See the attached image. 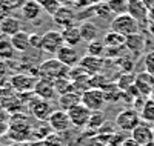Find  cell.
I'll use <instances>...</instances> for the list:
<instances>
[{
  "instance_id": "1f68e13d",
  "label": "cell",
  "mask_w": 154,
  "mask_h": 146,
  "mask_svg": "<svg viewBox=\"0 0 154 146\" xmlns=\"http://www.w3.org/2000/svg\"><path fill=\"white\" fill-rule=\"evenodd\" d=\"M114 62H116V65L119 66V69L122 72H131L134 69V59H131V57L120 56L119 59H116Z\"/></svg>"
},
{
  "instance_id": "d4e9b609",
  "label": "cell",
  "mask_w": 154,
  "mask_h": 146,
  "mask_svg": "<svg viewBox=\"0 0 154 146\" xmlns=\"http://www.w3.org/2000/svg\"><path fill=\"white\" fill-rule=\"evenodd\" d=\"M102 91H103V96H105L106 103H116L117 100L122 99V91H120V88L117 86V83H116V82H111L109 85H106Z\"/></svg>"
},
{
  "instance_id": "7c38bea8",
  "label": "cell",
  "mask_w": 154,
  "mask_h": 146,
  "mask_svg": "<svg viewBox=\"0 0 154 146\" xmlns=\"http://www.w3.org/2000/svg\"><path fill=\"white\" fill-rule=\"evenodd\" d=\"M43 12V8L42 5L37 2V0H26V2H23L22 6H20V16L23 20H26L29 23L35 22L40 19Z\"/></svg>"
},
{
  "instance_id": "4fadbf2b",
  "label": "cell",
  "mask_w": 154,
  "mask_h": 146,
  "mask_svg": "<svg viewBox=\"0 0 154 146\" xmlns=\"http://www.w3.org/2000/svg\"><path fill=\"white\" fill-rule=\"evenodd\" d=\"M34 94L42 99V100H53L56 97V88H54V82L53 80H48V78H42L38 77L37 78V83L34 86Z\"/></svg>"
},
{
  "instance_id": "e0dca14e",
  "label": "cell",
  "mask_w": 154,
  "mask_h": 146,
  "mask_svg": "<svg viewBox=\"0 0 154 146\" xmlns=\"http://www.w3.org/2000/svg\"><path fill=\"white\" fill-rule=\"evenodd\" d=\"M31 34L26 32V31H19L17 34H14L12 37H9V40L12 43V46H14V49L17 52H20V54H25V52H28L31 49Z\"/></svg>"
},
{
  "instance_id": "b9f144b4",
  "label": "cell",
  "mask_w": 154,
  "mask_h": 146,
  "mask_svg": "<svg viewBox=\"0 0 154 146\" xmlns=\"http://www.w3.org/2000/svg\"><path fill=\"white\" fill-rule=\"evenodd\" d=\"M149 99H152V100H154V89H152V92H151V96H149Z\"/></svg>"
},
{
  "instance_id": "5b68a950",
  "label": "cell",
  "mask_w": 154,
  "mask_h": 146,
  "mask_svg": "<svg viewBox=\"0 0 154 146\" xmlns=\"http://www.w3.org/2000/svg\"><path fill=\"white\" fill-rule=\"evenodd\" d=\"M82 103L86 106L89 111L93 112H99L103 109V106L106 103L103 91L102 89H96V88H89L88 91H85L82 94Z\"/></svg>"
},
{
  "instance_id": "6da1fadb",
  "label": "cell",
  "mask_w": 154,
  "mask_h": 146,
  "mask_svg": "<svg viewBox=\"0 0 154 146\" xmlns=\"http://www.w3.org/2000/svg\"><path fill=\"white\" fill-rule=\"evenodd\" d=\"M109 29L128 37V35L140 32V23L133 16H130L126 12V14H120V16L112 17V20L109 22Z\"/></svg>"
},
{
  "instance_id": "f546056e",
  "label": "cell",
  "mask_w": 154,
  "mask_h": 146,
  "mask_svg": "<svg viewBox=\"0 0 154 146\" xmlns=\"http://www.w3.org/2000/svg\"><path fill=\"white\" fill-rule=\"evenodd\" d=\"M140 118H142V122L148 125H154V100L152 99H148L145 102L142 111H140Z\"/></svg>"
},
{
  "instance_id": "5bb4252c",
  "label": "cell",
  "mask_w": 154,
  "mask_h": 146,
  "mask_svg": "<svg viewBox=\"0 0 154 146\" xmlns=\"http://www.w3.org/2000/svg\"><path fill=\"white\" fill-rule=\"evenodd\" d=\"M134 86L137 88L140 96L149 97L152 89H154V75L146 72V71H142V72L136 74V83H134Z\"/></svg>"
},
{
  "instance_id": "9c48e42d",
  "label": "cell",
  "mask_w": 154,
  "mask_h": 146,
  "mask_svg": "<svg viewBox=\"0 0 154 146\" xmlns=\"http://www.w3.org/2000/svg\"><path fill=\"white\" fill-rule=\"evenodd\" d=\"M9 82H11V86L19 92H29V91L34 92V86L37 83V77H34L31 74H26V72H19V74L12 75Z\"/></svg>"
},
{
  "instance_id": "7bdbcfd3",
  "label": "cell",
  "mask_w": 154,
  "mask_h": 146,
  "mask_svg": "<svg viewBox=\"0 0 154 146\" xmlns=\"http://www.w3.org/2000/svg\"><path fill=\"white\" fill-rule=\"evenodd\" d=\"M37 2H38V3H40V5H42L43 2H46V0H37Z\"/></svg>"
},
{
  "instance_id": "7402d4cb",
  "label": "cell",
  "mask_w": 154,
  "mask_h": 146,
  "mask_svg": "<svg viewBox=\"0 0 154 146\" xmlns=\"http://www.w3.org/2000/svg\"><path fill=\"white\" fill-rule=\"evenodd\" d=\"M62 35H63V42H65V45H68V46L75 48L83 42L79 26H69V28H66V29H62Z\"/></svg>"
},
{
  "instance_id": "ac0fdd59",
  "label": "cell",
  "mask_w": 154,
  "mask_h": 146,
  "mask_svg": "<svg viewBox=\"0 0 154 146\" xmlns=\"http://www.w3.org/2000/svg\"><path fill=\"white\" fill-rule=\"evenodd\" d=\"M19 31H22V20L20 19H17L14 16H9L0 22V32H2L3 37L9 38L14 34H17Z\"/></svg>"
},
{
  "instance_id": "3957f363",
  "label": "cell",
  "mask_w": 154,
  "mask_h": 146,
  "mask_svg": "<svg viewBox=\"0 0 154 146\" xmlns=\"http://www.w3.org/2000/svg\"><path fill=\"white\" fill-rule=\"evenodd\" d=\"M142 122L140 112L136 111L134 108H125L122 109L114 118V123L122 132H133L134 128H137Z\"/></svg>"
},
{
  "instance_id": "cb8c5ba5",
  "label": "cell",
  "mask_w": 154,
  "mask_h": 146,
  "mask_svg": "<svg viewBox=\"0 0 154 146\" xmlns=\"http://www.w3.org/2000/svg\"><path fill=\"white\" fill-rule=\"evenodd\" d=\"M16 54H17V51L14 49L11 40L8 37H3L2 40H0V60L11 62V60H14Z\"/></svg>"
},
{
  "instance_id": "ffe728a7",
  "label": "cell",
  "mask_w": 154,
  "mask_h": 146,
  "mask_svg": "<svg viewBox=\"0 0 154 146\" xmlns=\"http://www.w3.org/2000/svg\"><path fill=\"white\" fill-rule=\"evenodd\" d=\"M128 14L133 16L139 23L140 22H145L149 11L148 8L145 6V3L142 0H128Z\"/></svg>"
},
{
  "instance_id": "ee69618b",
  "label": "cell",
  "mask_w": 154,
  "mask_h": 146,
  "mask_svg": "<svg viewBox=\"0 0 154 146\" xmlns=\"http://www.w3.org/2000/svg\"><path fill=\"white\" fill-rule=\"evenodd\" d=\"M2 38H3V35H2V32H0V40H2Z\"/></svg>"
},
{
  "instance_id": "d6986e66",
  "label": "cell",
  "mask_w": 154,
  "mask_h": 146,
  "mask_svg": "<svg viewBox=\"0 0 154 146\" xmlns=\"http://www.w3.org/2000/svg\"><path fill=\"white\" fill-rule=\"evenodd\" d=\"M31 111H32V115L35 118H38V120H43V122H48V118L49 115L53 114L54 111L51 109V103L48 100H42V99H38L31 105Z\"/></svg>"
},
{
  "instance_id": "836d02e7",
  "label": "cell",
  "mask_w": 154,
  "mask_h": 146,
  "mask_svg": "<svg viewBox=\"0 0 154 146\" xmlns=\"http://www.w3.org/2000/svg\"><path fill=\"white\" fill-rule=\"evenodd\" d=\"M62 5H63V3L60 2V0H46V2L42 3V8H43V11L46 12V14H49L51 17H53L56 12L60 9Z\"/></svg>"
},
{
  "instance_id": "484cf974",
  "label": "cell",
  "mask_w": 154,
  "mask_h": 146,
  "mask_svg": "<svg viewBox=\"0 0 154 146\" xmlns=\"http://www.w3.org/2000/svg\"><path fill=\"white\" fill-rule=\"evenodd\" d=\"M125 40L126 37L119 34V32H114V31H108L103 35V43L106 48H116V46H125Z\"/></svg>"
},
{
  "instance_id": "ba28073f",
  "label": "cell",
  "mask_w": 154,
  "mask_h": 146,
  "mask_svg": "<svg viewBox=\"0 0 154 146\" xmlns=\"http://www.w3.org/2000/svg\"><path fill=\"white\" fill-rule=\"evenodd\" d=\"M68 115H69V120H71L74 128H85L89 123V118L93 115V111H89L83 103H80V105L74 106L72 109H69Z\"/></svg>"
},
{
  "instance_id": "60d3db41",
  "label": "cell",
  "mask_w": 154,
  "mask_h": 146,
  "mask_svg": "<svg viewBox=\"0 0 154 146\" xmlns=\"http://www.w3.org/2000/svg\"><path fill=\"white\" fill-rule=\"evenodd\" d=\"M143 146H154V141H149V143H146V144H143Z\"/></svg>"
},
{
  "instance_id": "44dd1931",
  "label": "cell",
  "mask_w": 154,
  "mask_h": 146,
  "mask_svg": "<svg viewBox=\"0 0 154 146\" xmlns=\"http://www.w3.org/2000/svg\"><path fill=\"white\" fill-rule=\"evenodd\" d=\"M125 48L126 51L133 56H140L142 51L145 48V38L142 34H133V35H128L126 40H125Z\"/></svg>"
},
{
  "instance_id": "d590c367",
  "label": "cell",
  "mask_w": 154,
  "mask_h": 146,
  "mask_svg": "<svg viewBox=\"0 0 154 146\" xmlns=\"http://www.w3.org/2000/svg\"><path fill=\"white\" fill-rule=\"evenodd\" d=\"M29 40H31V49H35V51H42V40H43V34L32 32Z\"/></svg>"
},
{
  "instance_id": "2e32d148",
  "label": "cell",
  "mask_w": 154,
  "mask_h": 146,
  "mask_svg": "<svg viewBox=\"0 0 154 146\" xmlns=\"http://www.w3.org/2000/svg\"><path fill=\"white\" fill-rule=\"evenodd\" d=\"M80 103H82V94H80V92H77V91H71V92H66V94H62L57 99L59 108L62 111H66V112L69 109H72L74 106L80 105Z\"/></svg>"
},
{
  "instance_id": "8fae6325",
  "label": "cell",
  "mask_w": 154,
  "mask_h": 146,
  "mask_svg": "<svg viewBox=\"0 0 154 146\" xmlns=\"http://www.w3.org/2000/svg\"><path fill=\"white\" fill-rule=\"evenodd\" d=\"M103 65H105L103 57H94V56H89V54H85L79 62V66L88 75L100 74L102 71H103Z\"/></svg>"
},
{
  "instance_id": "83f0119b",
  "label": "cell",
  "mask_w": 154,
  "mask_h": 146,
  "mask_svg": "<svg viewBox=\"0 0 154 146\" xmlns=\"http://www.w3.org/2000/svg\"><path fill=\"white\" fill-rule=\"evenodd\" d=\"M105 52H106V46H105L103 40H93L86 46V54H89V56L105 59Z\"/></svg>"
},
{
  "instance_id": "30bf717a",
  "label": "cell",
  "mask_w": 154,
  "mask_h": 146,
  "mask_svg": "<svg viewBox=\"0 0 154 146\" xmlns=\"http://www.w3.org/2000/svg\"><path fill=\"white\" fill-rule=\"evenodd\" d=\"M60 63H63L65 66H68V68H72V66H77L80 62V54H79V51H77V48L74 46H68V45H63L59 52L54 56Z\"/></svg>"
},
{
  "instance_id": "8992f818",
  "label": "cell",
  "mask_w": 154,
  "mask_h": 146,
  "mask_svg": "<svg viewBox=\"0 0 154 146\" xmlns=\"http://www.w3.org/2000/svg\"><path fill=\"white\" fill-rule=\"evenodd\" d=\"M53 22L60 31L69 28V26H75V22H77L75 9L69 8L68 5H62L60 9L53 16Z\"/></svg>"
},
{
  "instance_id": "52a82bcc",
  "label": "cell",
  "mask_w": 154,
  "mask_h": 146,
  "mask_svg": "<svg viewBox=\"0 0 154 146\" xmlns=\"http://www.w3.org/2000/svg\"><path fill=\"white\" fill-rule=\"evenodd\" d=\"M48 125L51 126L53 132H56V134H63V132L69 131L71 126H72L68 112L66 111H62V109H57V111H54L53 114L49 115Z\"/></svg>"
},
{
  "instance_id": "ab89813d",
  "label": "cell",
  "mask_w": 154,
  "mask_h": 146,
  "mask_svg": "<svg viewBox=\"0 0 154 146\" xmlns=\"http://www.w3.org/2000/svg\"><path fill=\"white\" fill-rule=\"evenodd\" d=\"M142 2L145 3V6L148 8L149 12H154V0H142Z\"/></svg>"
},
{
  "instance_id": "9a60e30c",
  "label": "cell",
  "mask_w": 154,
  "mask_h": 146,
  "mask_svg": "<svg viewBox=\"0 0 154 146\" xmlns=\"http://www.w3.org/2000/svg\"><path fill=\"white\" fill-rule=\"evenodd\" d=\"M131 137L139 144L143 146V144H146L149 141H154V128H152V125L140 122V125L137 128H134V131L131 132Z\"/></svg>"
},
{
  "instance_id": "e575fe53",
  "label": "cell",
  "mask_w": 154,
  "mask_h": 146,
  "mask_svg": "<svg viewBox=\"0 0 154 146\" xmlns=\"http://www.w3.org/2000/svg\"><path fill=\"white\" fill-rule=\"evenodd\" d=\"M143 66L146 72L154 75V51H149L143 56Z\"/></svg>"
},
{
  "instance_id": "7a4b0ae2",
  "label": "cell",
  "mask_w": 154,
  "mask_h": 146,
  "mask_svg": "<svg viewBox=\"0 0 154 146\" xmlns=\"http://www.w3.org/2000/svg\"><path fill=\"white\" fill-rule=\"evenodd\" d=\"M69 68L60 63L56 57L54 59H48L38 63V77L48 78V80H56L59 77H68Z\"/></svg>"
},
{
  "instance_id": "74e56055",
  "label": "cell",
  "mask_w": 154,
  "mask_h": 146,
  "mask_svg": "<svg viewBox=\"0 0 154 146\" xmlns=\"http://www.w3.org/2000/svg\"><path fill=\"white\" fill-rule=\"evenodd\" d=\"M9 72V62H5V60H0V80L8 75Z\"/></svg>"
},
{
  "instance_id": "8d00e7d4",
  "label": "cell",
  "mask_w": 154,
  "mask_h": 146,
  "mask_svg": "<svg viewBox=\"0 0 154 146\" xmlns=\"http://www.w3.org/2000/svg\"><path fill=\"white\" fill-rule=\"evenodd\" d=\"M11 8L3 2V0H0V22H2L3 19H6V17H9L11 16Z\"/></svg>"
},
{
  "instance_id": "4316f807",
  "label": "cell",
  "mask_w": 154,
  "mask_h": 146,
  "mask_svg": "<svg viewBox=\"0 0 154 146\" xmlns=\"http://www.w3.org/2000/svg\"><path fill=\"white\" fill-rule=\"evenodd\" d=\"M54 88H56L57 96H62V94L74 91V83L69 77H59L54 80Z\"/></svg>"
},
{
  "instance_id": "603a6c76",
  "label": "cell",
  "mask_w": 154,
  "mask_h": 146,
  "mask_svg": "<svg viewBox=\"0 0 154 146\" xmlns=\"http://www.w3.org/2000/svg\"><path fill=\"white\" fill-rule=\"evenodd\" d=\"M79 29H80V34H82V38H83V42L89 43V42H93V40H99V28H97V25H94L93 22H89V20H85L80 23L79 26Z\"/></svg>"
},
{
  "instance_id": "f1b7e54d",
  "label": "cell",
  "mask_w": 154,
  "mask_h": 146,
  "mask_svg": "<svg viewBox=\"0 0 154 146\" xmlns=\"http://www.w3.org/2000/svg\"><path fill=\"white\" fill-rule=\"evenodd\" d=\"M117 83V86L120 88V91H128L131 86H134L136 83V74H131V72H122L117 78L114 80Z\"/></svg>"
},
{
  "instance_id": "277c9868",
  "label": "cell",
  "mask_w": 154,
  "mask_h": 146,
  "mask_svg": "<svg viewBox=\"0 0 154 146\" xmlns=\"http://www.w3.org/2000/svg\"><path fill=\"white\" fill-rule=\"evenodd\" d=\"M65 45L63 35L60 29H49L43 32V40H42V51L49 56H56L59 49Z\"/></svg>"
},
{
  "instance_id": "d6a6232c",
  "label": "cell",
  "mask_w": 154,
  "mask_h": 146,
  "mask_svg": "<svg viewBox=\"0 0 154 146\" xmlns=\"http://www.w3.org/2000/svg\"><path fill=\"white\" fill-rule=\"evenodd\" d=\"M103 125H105V115L102 114V111H99V112H93L91 118H89L88 128H93L94 131H99Z\"/></svg>"
},
{
  "instance_id": "f35d334b",
  "label": "cell",
  "mask_w": 154,
  "mask_h": 146,
  "mask_svg": "<svg viewBox=\"0 0 154 146\" xmlns=\"http://www.w3.org/2000/svg\"><path fill=\"white\" fill-rule=\"evenodd\" d=\"M120 146H142V144H139L133 137H126V138H123V140H122Z\"/></svg>"
},
{
  "instance_id": "4dcf8cb0",
  "label": "cell",
  "mask_w": 154,
  "mask_h": 146,
  "mask_svg": "<svg viewBox=\"0 0 154 146\" xmlns=\"http://www.w3.org/2000/svg\"><path fill=\"white\" fill-rule=\"evenodd\" d=\"M106 5L114 16H120L128 12V0H108Z\"/></svg>"
}]
</instances>
